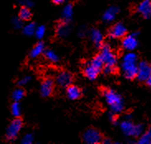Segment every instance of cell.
<instances>
[{
    "mask_svg": "<svg viewBox=\"0 0 151 144\" xmlns=\"http://www.w3.org/2000/svg\"><path fill=\"white\" fill-rule=\"evenodd\" d=\"M137 55L133 51H127L123 56L122 63V70L125 78L132 80L137 77Z\"/></svg>",
    "mask_w": 151,
    "mask_h": 144,
    "instance_id": "1",
    "label": "cell"
},
{
    "mask_svg": "<svg viewBox=\"0 0 151 144\" xmlns=\"http://www.w3.org/2000/svg\"><path fill=\"white\" fill-rule=\"evenodd\" d=\"M103 96L106 102L110 106L112 112L116 114L120 113L124 110V101L122 96L111 89H105L103 91Z\"/></svg>",
    "mask_w": 151,
    "mask_h": 144,
    "instance_id": "2",
    "label": "cell"
},
{
    "mask_svg": "<svg viewBox=\"0 0 151 144\" xmlns=\"http://www.w3.org/2000/svg\"><path fill=\"white\" fill-rule=\"evenodd\" d=\"M121 129L128 137H140L144 133V127L141 124H136L130 119H126L121 123Z\"/></svg>",
    "mask_w": 151,
    "mask_h": 144,
    "instance_id": "3",
    "label": "cell"
},
{
    "mask_svg": "<svg viewBox=\"0 0 151 144\" xmlns=\"http://www.w3.org/2000/svg\"><path fill=\"white\" fill-rule=\"evenodd\" d=\"M99 54L101 55L104 67H112L116 68V63H117V58L116 53L113 52L111 46L109 45H102L101 47V50Z\"/></svg>",
    "mask_w": 151,
    "mask_h": 144,
    "instance_id": "4",
    "label": "cell"
},
{
    "mask_svg": "<svg viewBox=\"0 0 151 144\" xmlns=\"http://www.w3.org/2000/svg\"><path fill=\"white\" fill-rule=\"evenodd\" d=\"M22 120L19 118H15L12 120L11 123L8 124L6 133H5V138L8 141H12L16 139L17 137L18 136L20 133L21 129L22 128Z\"/></svg>",
    "mask_w": 151,
    "mask_h": 144,
    "instance_id": "5",
    "label": "cell"
},
{
    "mask_svg": "<svg viewBox=\"0 0 151 144\" xmlns=\"http://www.w3.org/2000/svg\"><path fill=\"white\" fill-rule=\"evenodd\" d=\"M83 140L85 143L97 144L101 143L102 140L101 133L95 128H88L83 134Z\"/></svg>",
    "mask_w": 151,
    "mask_h": 144,
    "instance_id": "6",
    "label": "cell"
},
{
    "mask_svg": "<svg viewBox=\"0 0 151 144\" xmlns=\"http://www.w3.org/2000/svg\"><path fill=\"white\" fill-rule=\"evenodd\" d=\"M151 75V65L146 61H140L138 63L137 77L140 82H147Z\"/></svg>",
    "mask_w": 151,
    "mask_h": 144,
    "instance_id": "7",
    "label": "cell"
},
{
    "mask_svg": "<svg viewBox=\"0 0 151 144\" xmlns=\"http://www.w3.org/2000/svg\"><path fill=\"white\" fill-rule=\"evenodd\" d=\"M139 45L138 39H137V33H133L128 36L123 37L122 41V45L123 49L127 51H134Z\"/></svg>",
    "mask_w": 151,
    "mask_h": 144,
    "instance_id": "8",
    "label": "cell"
},
{
    "mask_svg": "<svg viewBox=\"0 0 151 144\" xmlns=\"http://www.w3.org/2000/svg\"><path fill=\"white\" fill-rule=\"evenodd\" d=\"M73 75L68 71H60L55 76V82L60 87H68L72 84Z\"/></svg>",
    "mask_w": 151,
    "mask_h": 144,
    "instance_id": "9",
    "label": "cell"
},
{
    "mask_svg": "<svg viewBox=\"0 0 151 144\" xmlns=\"http://www.w3.org/2000/svg\"><path fill=\"white\" fill-rule=\"evenodd\" d=\"M127 31L126 26L122 22H118L111 27L108 34L109 36L112 39H120V38H123L127 35Z\"/></svg>",
    "mask_w": 151,
    "mask_h": 144,
    "instance_id": "10",
    "label": "cell"
},
{
    "mask_svg": "<svg viewBox=\"0 0 151 144\" xmlns=\"http://www.w3.org/2000/svg\"><path fill=\"white\" fill-rule=\"evenodd\" d=\"M55 88V82L51 78H45L41 82V87H40V92L41 96L43 97H48L51 96Z\"/></svg>",
    "mask_w": 151,
    "mask_h": 144,
    "instance_id": "11",
    "label": "cell"
},
{
    "mask_svg": "<svg viewBox=\"0 0 151 144\" xmlns=\"http://www.w3.org/2000/svg\"><path fill=\"white\" fill-rule=\"evenodd\" d=\"M137 12L145 19L151 18V0H143L137 6Z\"/></svg>",
    "mask_w": 151,
    "mask_h": 144,
    "instance_id": "12",
    "label": "cell"
},
{
    "mask_svg": "<svg viewBox=\"0 0 151 144\" xmlns=\"http://www.w3.org/2000/svg\"><path fill=\"white\" fill-rule=\"evenodd\" d=\"M90 39L93 41L95 46L101 48L103 45V35L102 33L97 28H93L89 32Z\"/></svg>",
    "mask_w": 151,
    "mask_h": 144,
    "instance_id": "13",
    "label": "cell"
},
{
    "mask_svg": "<svg viewBox=\"0 0 151 144\" xmlns=\"http://www.w3.org/2000/svg\"><path fill=\"white\" fill-rule=\"evenodd\" d=\"M66 95L68 98L74 101L80 98V96H82V91L78 86L71 84L68 87H66Z\"/></svg>",
    "mask_w": 151,
    "mask_h": 144,
    "instance_id": "14",
    "label": "cell"
},
{
    "mask_svg": "<svg viewBox=\"0 0 151 144\" xmlns=\"http://www.w3.org/2000/svg\"><path fill=\"white\" fill-rule=\"evenodd\" d=\"M70 26L68 21H63L57 25L56 27V33L60 38H65L70 33Z\"/></svg>",
    "mask_w": 151,
    "mask_h": 144,
    "instance_id": "15",
    "label": "cell"
},
{
    "mask_svg": "<svg viewBox=\"0 0 151 144\" xmlns=\"http://www.w3.org/2000/svg\"><path fill=\"white\" fill-rule=\"evenodd\" d=\"M100 72H101L100 70L96 68L95 67L91 65L90 63L87 64L84 67V68H83V74H84V76L87 78H88L89 80H95L96 78H98Z\"/></svg>",
    "mask_w": 151,
    "mask_h": 144,
    "instance_id": "16",
    "label": "cell"
},
{
    "mask_svg": "<svg viewBox=\"0 0 151 144\" xmlns=\"http://www.w3.org/2000/svg\"><path fill=\"white\" fill-rule=\"evenodd\" d=\"M118 12L119 8L117 7H114V6L111 7V8H108L106 12L103 13L102 19L106 22H111V21H112L116 18V16Z\"/></svg>",
    "mask_w": 151,
    "mask_h": 144,
    "instance_id": "17",
    "label": "cell"
},
{
    "mask_svg": "<svg viewBox=\"0 0 151 144\" xmlns=\"http://www.w3.org/2000/svg\"><path fill=\"white\" fill-rule=\"evenodd\" d=\"M45 52V45L43 42H38L37 45H34L31 52H30V57L35 58L39 57L41 54Z\"/></svg>",
    "mask_w": 151,
    "mask_h": 144,
    "instance_id": "18",
    "label": "cell"
},
{
    "mask_svg": "<svg viewBox=\"0 0 151 144\" xmlns=\"http://www.w3.org/2000/svg\"><path fill=\"white\" fill-rule=\"evenodd\" d=\"M73 6L71 4H68L66 5L65 7L63 9V12H62V16H63V19L65 21L70 22V21L72 19L73 17Z\"/></svg>",
    "mask_w": 151,
    "mask_h": 144,
    "instance_id": "19",
    "label": "cell"
},
{
    "mask_svg": "<svg viewBox=\"0 0 151 144\" xmlns=\"http://www.w3.org/2000/svg\"><path fill=\"white\" fill-rule=\"evenodd\" d=\"M89 63L91 65H93V67H95L96 68H98L100 71H102L103 69V67H104V63H103V60H102V57L100 54H98L96 56H94L91 60H90Z\"/></svg>",
    "mask_w": 151,
    "mask_h": 144,
    "instance_id": "20",
    "label": "cell"
},
{
    "mask_svg": "<svg viewBox=\"0 0 151 144\" xmlns=\"http://www.w3.org/2000/svg\"><path fill=\"white\" fill-rule=\"evenodd\" d=\"M18 16H19L23 21H24L30 20L31 17H32V12H31L30 8L22 6V7L20 8V10H19Z\"/></svg>",
    "mask_w": 151,
    "mask_h": 144,
    "instance_id": "21",
    "label": "cell"
},
{
    "mask_svg": "<svg viewBox=\"0 0 151 144\" xmlns=\"http://www.w3.org/2000/svg\"><path fill=\"white\" fill-rule=\"evenodd\" d=\"M36 29H37V26L35 25V23H28V24L25 25L22 27V31H23V34L27 36H32L35 34V31H36Z\"/></svg>",
    "mask_w": 151,
    "mask_h": 144,
    "instance_id": "22",
    "label": "cell"
},
{
    "mask_svg": "<svg viewBox=\"0 0 151 144\" xmlns=\"http://www.w3.org/2000/svg\"><path fill=\"white\" fill-rule=\"evenodd\" d=\"M45 57L46 58V59H48L50 62L52 63H57L59 62L60 58L58 56V54L55 51H53L52 49H46L44 52Z\"/></svg>",
    "mask_w": 151,
    "mask_h": 144,
    "instance_id": "23",
    "label": "cell"
},
{
    "mask_svg": "<svg viewBox=\"0 0 151 144\" xmlns=\"http://www.w3.org/2000/svg\"><path fill=\"white\" fill-rule=\"evenodd\" d=\"M25 95H26V92L24 89H22V87H18L12 91V98L14 101H19L24 97Z\"/></svg>",
    "mask_w": 151,
    "mask_h": 144,
    "instance_id": "24",
    "label": "cell"
},
{
    "mask_svg": "<svg viewBox=\"0 0 151 144\" xmlns=\"http://www.w3.org/2000/svg\"><path fill=\"white\" fill-rule=\"evenodd\" d=\"M138 143L151 144V129H149L146 132H144L142 135L139 137Z\"/></svg>",
    "mask_w": 151,
    "mask_h": 144,
    "instance_id": "25",
    "label": "cell"
},
{
    "mask_svg": "<svg viewBox=\"0 0 151 144\" xmlns=\"http://www.w3.org/2000/svg\"><path fill=\"white\" fill-rule=\"evenodd\" d=\"M11 113L15 118H19L22 113V108L18 101H14L11 106Z\"/></svg>",
    "mask_w": 151,
    "mask_h": 144,
    "instance_id": "26",
    "label": "cell"
},
{
    "mask_svg": "<svg viewBox=\"0 0 151 144\" xmlns=\"http://www.w3.org/2000/svg\"><path fill=\"white\" fill-rule=\"evenodd\" d=\"M45 35V26H37L36 29V31H35V36L37 37V39L41 40L44 36Z\"/></svg>",
    "mask_w": 151,
    "mask_h": 144,
    "instance_id": "27",
    "label": "cell"
},
{
    "mask_svg": "<svg viewBox=\"0 0 151 144\" xmlns=\"http://www.w3.org/2000/svg\"><path fill=\"white\" fill-rule=\"evenodd\" d=\"M12 24L15 29H20L23 27V21L21 19L19 16L12 17Z\"/></svg>",
    "mask_w": 151,
    "mask_h": 144,
    "instance_id": "28",
    "label": "cell"
},
{
    "mask_svg": "<svg viewBox=\"0 0 151 144\" xmlns=\"http://www.w3.org/2000/svg\"><path fill=\"white\" fill-rule=\"evenodd\" d=\"M34 141V136L32 133H27L26 135L23 136L22 139V143L23 144H31Z\"/></svg>",
    "mask_w": 151,
    "mask_h": 144,
    "instance_id": "29",
    "label": "cell"
},
{
    "mask_svg": "<svg viewBox=\"0 0 151 144\" xmlns=\"http://www.w3.org/2000/svg\"><path fill=\"white\" fill-rule=\"evenodd\" d=\"M31 81H32V77L29 76V75H27V76H24L23 78H21L20 80L18 81V82H17V84H18L19 86H26L27 84H28Z\"/></svg>",
    "mask_w": 151,
    "mask_h": 144,
    "instance_id": "30",
    "label": "cell"
},
{
    "mask_svg": "<svg viewBox=\"0 0 151 144\" xmlns=\"http://www.w3.org/2000/svg\"><path fill=\"white\" fill-rule=\"evenodd\" d=\"M116 113H114V112H112V113H111L110 115H108V119H109V120H111V122H112V123H116V122H117V117H116Z\"/></svg>",
    "mask_w": 151,
    "mask_h": 144,
    "instance_id": "31",
    "label": "cell"
},
{
    "mask_svg": "<svg viewBox=\"0 0 151 144\" xmlns=\"http://www.w3.org/2000/svg\"><path fill=\"white\" fill-rule=\"evenodd\" d=\"M21 4H22V6L27 7V8H31L33 6V3L31 0H22Z\"/></svg>",
    "mask_w": 151,
    "mask_h": 144,
    "instance_id": "32",
    "label": "cell"
},
{
    "mask_svg": "<svg viewBox=\"0 0 151 144\" xmlns=\"http://www.w3.org/2000/svg\"><path fill=\"white\" fill-rule=\"evenodd\" d=\"M86 34V30L83 27H80V29L78 30V35L80 36H85Z\"/></svg>",
    "mask_w": 151,
    "mask_h": 144,
    "instance_id": "33",
    "label": "cell"
},
{
    "mask_svg": "<svg viewBox=\"0 0 151 144\" xmlns=\"http://www.w3.org/2000/svg\"><path fill=\"white\" fill-rule=\"evenodd\" d=\"M65 2V0H53V3L55 4H61Z\"/></svg>",
    "mask_w": 151,
    "mask_h": 144,
    "instance_id": "34",
    "label": "cell"
},
{
    "mask_svg": "<svg viewBox=\"0 0 151 144\" xmlns=\"http://www.w3.org/2000/svg\"><path fill=\"white\" fill-rule=\"evenodd\" d=\"M102 143H108V144H110V143H112V142H111V141H110V139H107V138H106V139H104V141H102Z\"/></svg>",
    "mask_w": 151,
    "mask_h": 144,
    "instance_id": "35",
    "label": "cell"
},
{
    "mask_svg": "<svg viewBox=\"0 0 151 144\" xmlns=\"http://www.w3.org/2000/svg\"><path fill=\"white\" fill-rule=\"evenodd\" d=\"M147 83H148V85H150V86H151V75H150V78L148 79Z\"/></svg>",
    "mask_w": 151,
    "mask_h": 144,
    "instance_id": "36",
    "label": "cell"
}]
</instances>
